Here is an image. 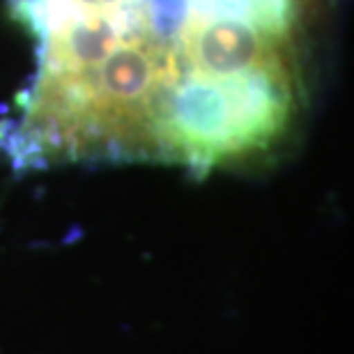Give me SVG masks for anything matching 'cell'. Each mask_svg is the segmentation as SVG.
<instances>
[{"instance_id": "1", "label": "cell", "mask_w": 354, "mask_h": 354, "mask_svg": "<svg viewBox=\"0 0 354 354\" xmlns=\"http://www.w3.org/2000/svg\"><path fill=\"white\" fill-rule=\"evenodd\" d=\"M32 122L74 150L216 164L269 145L299 95L301 0H37Z\"/></svg>"}]
</instances>
